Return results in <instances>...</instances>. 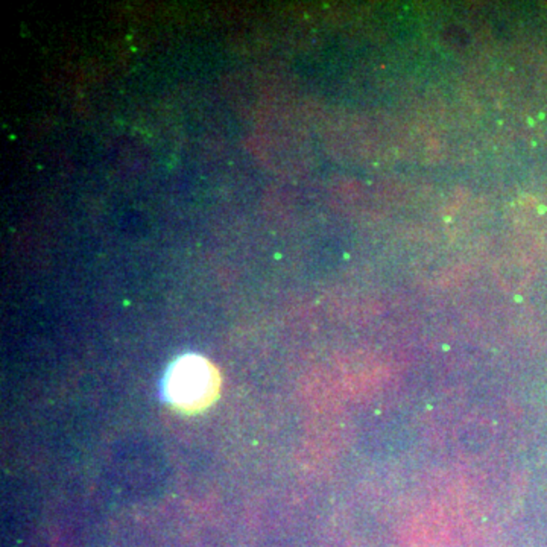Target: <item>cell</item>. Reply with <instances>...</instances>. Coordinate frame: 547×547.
Instances as JSON below:
<instances>
[{
    "label": "cell",
    "instance_id": "6da1fadb",
    "mask_svg": "<svg viewBox=\"0 0 547 547\" xmlns=\"http://www.w3.org/2000/svg\"><path fill=\"white\" fill-rule=\"evenodd\" d=\"M218 392V371L204 357L184 355L167 369L165 396L176 409L198 412L210 406Z\"/></svg>",
    "mask_w": 547,
    "mask_h": 547
}]
</instances>
